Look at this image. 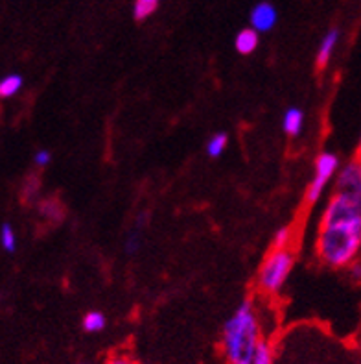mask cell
<instances>
[{
  "instance_id": "cell-1",
  "label": "cell",
  "mask_w": 361,
  "mask_h": 364,
  "mask_svg": "<svg viewBox=\"0 0 361 364\" xmlns=\"http://www.w3.org/2000/svg\"><path fill=\"white\" fill-rule=\"evenodd\" d=\"M264 341L260 320L252 300H243L221 333V350L227 364H251L255 353Z\"/></svg>"
},
{
  "instance_id": "cell-2",
  "label": "cell",
  "mask_w": 361,
  "mask_h": 364,
  "mask_svg": "<svg viewBox=\"0 0 361 364\" xmlns=\"http://www.w3.org/2000/svg\"><path fill=\"white\" fill-rule=\"evenodd\" d=\"M316 255L334 270H347L361 257V217L338 224H319Z\"/></svg>"
},
{
  "instance_id": "cell-3",
  "label": "cell",
  "mask_w": 361,
  "mask_h": 364,
  "mask_svg": "<svg viewBox=\"0 0 361 364\" xmlns=\"http://www.w3.org/2000/svg\"><path fill=\"white\" fill-rule=\"evenodd\" d=\"M293 267L295 254L291 248H271L256 272V289L262 294H279L289 279Z\"/></svg>"
},
{
  "instance_id": "cell-4",
  "label": "cell",
  "mask_w": 361,
  "mask_h": 364,
  "mask_svg": "<svg viewBox=\"0 0 361 364\" xmlns=\"http://www.w3.org/2000/svg\"><path fill=\"white\" fill-rule=\"evenodd\" d=\"M339 168H341V161L334 152H321L316 157V165H313V178H311L310 185L306 189V203L313 205L317 200L323 196L332 181L335 180Z\"/></svg>"
},
{
  "instance_id": "cell-5",
  "label": "cell",
  "mask_w": 361,
  "mask_h": 364,
  "mask_svg": "<svg viewBox=\"0 0 361 364\" xmlns=\"http://www.w3.org/2000/svg\"><path fill=\"white\" fill-rule=\"evenodd\" d=\"M361 217L360 200L347 198L341 194H332L321 215V224H338V222L356 220Z\"/></svg>"
},
{
  "instance_id": "cell-6",
  "label": "cell",
  "mask_w": 361,
  "mask_h": 364,
  "mask_svg": "<svg viewBox=\"0 0 361 364\" xmlns=\"http://www.w3.org/2000/svg\"><path fill=\"white\" fill-rule=\"evenodd\" d=\"M361 202V157H352L341 165L334 180V193Z\"/></svg>"
},
{
  "instance_id": "cell-7",
  "label": "cell",
  "mask_w": 361,
  "mask_h": 364,
  "mask_svg": "<svg viewBox=\"0 0 361 364\" xmlns=\"http://www.w3.org/2000/svg\"><path fill=\"white\" fill-rule=\"evenodd\" d=\"M251 28H255L258 33H265L271 32L279 21V14H277V8L270 2H260V4H256L255 8L251 9Z\"/></svg>"
},
{
  "instance_id": "cell-8",
  "label": "cell",
  "mask_w": 361,
  "mask_h": 364,
  "mask_svg": "<svg viewBox=\"0 0 361 364\" xmlns=\"http://www.w3.org/2000/svg\"><path fill=\"white\" fill-rule=\"evenodd\" d=\"M339 43V30L332 28L328 32L325 33V37L321 39L319 43V48H317V54H316V67L317 70H323L326 65L330 63L332 60V55L335 52V46Z\"/></svg>"
},
{
  "instance_id": "cell-9",
  "label": "cell",
  "mask_w": 361,
  "mask_h": 364,
  "mask_svg": "<svg viewBox=\"0 0 361 364\" xmlns=\"http://www.w3.org/2000/svg\"><path fill=\"white\" fill-rule=\"evenodd\" d=\"M302 128H304V111L301 107H288L284 111L282 115V129L284 134L289 135V137H297L301 135Z\"/></svg>"
},
{
  "instance_id": "cell-10",
  "label": "cell",
  "mask_w": 361,
  "mask_h": 364,
  "mask_svg": "<svg viewBox=\"0 0 361 364\" xmlns=\"http://www.w3.org/2000/svg\"><path fill=\"white\" fill-rule=\"evenodd\" d=\"M260 45V33L256 32L255 28H245L242 32H238L236 39H234V48L242 55H251L252 52Z\"/></svg>"
},
{
  "instance_id": "cell-11",
  "label": "cell",
  "mask_w": 361,
  "mask_h": 364,
  "mask_svg": "<svg viewBox=\"0 0 361 364\" xmlns=\"http://www.w3.org/2000/svg\"><path fill=\"white\" fill-rule=\"evenodd\" d=\"M24 85V78L21 74L17 73H11V74H6L2 76L0 80V98H13Z\"/></svg>"
},
{
  "instance_id": "cell-12",
  "label": "cell",
  "mask_w": 361,
  "mask_h": 364,
  "mask_svg": "<svg viewBox=\"0 0 361 364\" xmlns=\"http://www.w3.org/2000/svg\"><path fill=\"white\" fill-rule=\"evenodd\" d=\"M227 146H229V135L225 134V132H216L206 141V154L212 159H218V157L223 156Z\"/></svg>"
},
{
  "instance_id": "cell-13",
  "label": "cell",
  "mask_w": 361,
  "mask_h": 364,
  "mask_svg": "<svg viewBox=\"0 0 361 364\" xmlns=\"http://www.w3.org/2000/svg\"><path fill=\"white\" fill-rule=\"evenodd\" d=\"M82 326L87 333L104 331V329H106V326H107L106 314L100 313V311H89V313H85V316H83Z\"/></svg>"
},
{
  "instance_id": "cell-14",
  "label": "cell",
  "mask_w": 361,
  "mask_h": 364,
  "mask_svg": "<svg viewBox=\"0 0 361 364\" xmlns=\"http://www.w3.org/2000/svg\"><path fill=\"white\" fill-rule=\"evenodd\" d=\"M142 220H144V217H140V222H138L137 226L133 228V230L128 233V237H126L123 250H126V254L128 255L138 254V250L142 248V230H144Z\"/></svg>"
},
{
  "instance_id": "cell-15",
  "label": "cell",
  "mask_w": 361,
  "mask_h": 364,
  "mask_svg": "<svg viewBox=\"0 0 361 364\" xmlns=\"http://www.w3.org/2000/svg\"><path fill=\"white\" fill-rule=\"evenodd\" d=\"M0 246L6 254H15V250H17V235L9 222H4L0 226Z\"/></svg>"
},
{
  "instance_id": "cell-16",
  "label": "cell",
  "mask_w": 361,
  "mask_h": 364,
  "mask_svg": "<svg viewBox=\"0 0 361 364\" xmlns=\"http://www.w3.org/2000/svg\"><path fill=\"white\" fill-rule=\"evenodd\" d=\"M251 364H274V351L270 341H262Z\"/></svg>"
},
{
  "instance_id": "cell-17",
  "label": "cell",
  "mask_w": 361,
  "mask_h": 364,
  "mask_svg": "<svg viewBox=\"0 0 361 364\" xmlns=\"http://www.w3.org/2000/svg\"><path fill=\"white\" fill-rule=\"evenodd\" d=\"M157 6H159V0H135V8H133L135 18L144 21V18H148L155 11Z\"/></svg>"
},
{
  "instance_id": "cell-18",
  "label": "cell",
  "mask_w": 361,
  "mask_h": 364,
  "mask_svg": "<svg viewBox=\"0 0 361 364\" xmlns=\"http://www.w3.org/2000/svg\"><path fill=\"white\" fill-rule=\"evenodd\" d=\"M41 213L46 218H50V220L54 222L63 220L65 217L63 205H61L60 202H55V200H45V202L41 203Z\"/></svg>"
},
{
  "instance_id": "cell-19",
  "label": "cell",
  "mask_w": 361,
  "mask_h": 364,
  "mask_svg": "<svg viewBox=\"0 0 361 364\" xmlns=\"http://www.w3.org/2000/svg\"><path fill=\"white\" fill-rule=\"evenodd\" d=\"M293 239L291 228H280L274 231L273 240H271V248H289Z\"/></svg>"
},
{
  "instance_id": "cell-20",
  "label": "cell",
  "mask_w": 361,
  "mask_h": 364,
  "mask_svg": "<svg viewBox=\"0 0 361 364\" xmlns=\"http://www.w3.org/2000/svg\"><path fill=\"white\" fill-rule=\"evenodd\" d=\"M39 187H41V183H39V178H37L35 174L28 176L26 181H24V185H23V198L26 200V202H30V200H35L37 194H39Z\"/></svg>"
},
{
  "instance_id": "cell-21",
  "label": "cell",
  "mask_w": 361,
  "mask_h": 364,
  "mask_svg": "<svg viewBox=\"0 0 361 364\" xmlns=\"http://www.w3.org/2000/svg\"><path fill=\"white\" fill-rule=\"evenodd\" d=\"M50 163H52L50 150H45V148L35 150V154H33V165H35L37 168H45V166H48Z\"/></svg>"
},
{
  "instance_id": "cell-22",
  "label": "cell",
  "mask_w": 361,
  "mask_h": 364,
  "mask_svg": "<svg viewBox=\"0 0 361 364\" xmlns=\"http://www.w3.org/2000/svg\"><path fill=\"white\" fill-rule=\"evenodd\" d=\"M104 364H135V359L126 351H115V353H111L107 357Z\"/></svg>"
},
{
  "instance_id": "cell-23",
  "label": "cell",
  "mask_w": 361,
  "mask_h": 364,
  "mask_svg": "<svg viewBox=\"0 0 361 364\" xmlns=\"http://www.w3.org/2000/svg\"><path fill=\"white\" fill-rule=\"evenodd\" d=\"M347 270H348V276H350V279H352L354 283H357V285H361V257L357 259V261H354V263L350 264Z\"/></svg>"
},
{
  "instance_id": "cell-24",
  "label": "cell",
  "mask_w": 361,
  "mask_h": 364,
  "mask_svg": "<svg viewBox=\"0 0 361 364\" xmlns=\"http://www.w3.org/2000/svg\"><path fill=\"white\" fill-rule=\"evenodd\" d=\"M357 157H361V137H360V144H357V154H356Z\"/></svg>"
},
{
  "instance_id": "cell-25",
  "label": "cell",
  "mask_w": 361,
  "mask_h": 364,
  "mask_svg": "<svg viewBox=\"0 0 361 364\" xmlns=\"http://www.w3.org/2000/svg\"><path fill=\"white\" fill-rule=\"evenodd\" d=\"M79 364H85V363H79Z\"/></svg>"
},
{
  "instance_id": "cell-26",
  "label": "cell",
  "mask_w": 361,
  "mask_h": 364,
  "mask_svg": "<svg viewBox=\"0 0 361 364\" xmlns=\"http://www.w3.org/2000/svg\"><path fill=\"white\" fill-rule=\"evenodd\" d=\"M135 364H138V363H135Z\"/></svg>"
}]
</instances>
